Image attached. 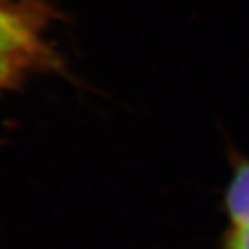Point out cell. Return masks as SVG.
Returning a JSON list of instances; mask_svg holds the SVG:
<instances>
[{
	"mask_svg": "<svg viewBox=\"0 0 249 249\" xmlns=\"http://www.w3.org/2000/svg\"><path fill=\"white\" fill-rule=\"evenodd\" d=\"M47 26L0 4V97L21 89L31 76L62 70Z\"/></svg>",
	"mask_w": 249,
	"mask_h": 249,
	"instance_id": "cell-1",
	"label": "cell"
},
{
	"mask_svg": "<svg viewBox=\"0 0 249 249\" xmlns=\"http://www.w3.org/2000/svg\"><path fill=\"white\" fill-rule=\"evenodd\" d=\"M227 229L220 249H249V158L232 156V175L223 194Z\"/></svg>",
	"mask_w": 249,
	"mask_h": 249,
	"instance_id": "cell-2",
	"label": "cell"
},
{
	"mask_svg": "<svg viewBox=\"0 0 249 249\" xmlns=\"http://www.w3.org/2000/svg\"><path fill=\"white\" fill-rule=\"evenodd\" d=\"M0 4L7 5L31 19L38 21L43 26H51L59 18L57 11L49 0H0Z\"/></svg>",
	"mask_w": 249,
	"mask_h": 249,
	"instance_id": "cell-3",
	"label": "cell"
}]
</instances>
